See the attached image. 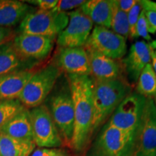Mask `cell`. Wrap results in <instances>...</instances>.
Returning <instances> with one entry per match:
<instances>
[{
    "label": "cell",
    "instance_id": "6da1fadb",
    "mask_svg": "<svg viewBox=\"0 0 156 156\" xmlns=\"http://www.w3.org/2000/svg\"><path fill=\"white\" fill-rule=\"evenodd\" d=\"M74 103L75 123L71 149L75 156H85L93 136V80L90 76L67 75Z\"/></svg>",
    "mask_w": 156,
    "mask_h": 156
},
{
    "label": "cell",
    "instance_id": "7a4b0ae2",
    "mask_svg": "<svg viewBox=\"0 0 156 156\" xmlns=\"http://www.w3.org/2000/svg\"><path fill=\"white\" fill-rule=\"evenodd\" d=\"M93 80V134L112 116L116 108L132 92L125 78Z\"/></svg>",
    "mask_w": 156,
    "mask_h": 156
},
{
    "label": "cell",
    "instance_id": "3957f363",
    "mask_svg": "<svg viewBox=\"0 0 156 156\" xmlns=\"http://www.w3.org/2000/svg\"><path fill=\"white\" fill-rule=\"evenodd\" d=\"M139 133L124 131L106 124L93 143L90 155L133 156Z\"/></svg>",
    "mask_w": 156,
    "mask_h": 156
},
{
    "label": "cell",
    "instance_id": "277c9868",
    "mask_svg": "<svg viewBox=\"0 0 156 156\" xmlns=\"http://www.w3.org/2000/svg\"><path fill=\"white\" fill-rule=\"evenodd\" d=\"M61 73V69L53 64L35 71L20 95V101L28 109L41 106L52 91Z\"/></svg>",
    "mask_w": 156,
    "mask_h": 156
},
{
    "label": "cell",
    "instance_id": "5b68a950",
    "mask_svg": "<svg viewBox=\"0 0 156 156\" xmlns=\"http://www.w3.org/2000/svg\"><path fill=\"white\" fill-rule=\"evenodd\" d=\"M69 15L55 9H38L29 13L20 23L18 34L41 36L56 38L67 27Z\"/></svg>",
    "mask_w": 156,
    "mask_h": 156
},
{
    "label": "cell",
    "instance_id": "8992f818",
    "mask_svg": "<svg viewBox=\"0 0 156 156\" xmlns=\"http://www.w3.org/2000/svg\"><path fill=\"white\" fill-rule=\"evenodd\" d=\"M48 106V109L61 136L63 145L71 148L75 112L68 81L65 86L51 97Z\"/></svg>",
    "mask_w": 156,
    "mask_h": 156
},
{
    "label": "cell",
    "instance_id": "52a82bcc",
    "mask_svg": "<svg viewBox=\"0 0 156 156\" xmlns=\"http://www.w3.org/2000/svg\"><path fill=\"white\" fill-rule=\"evenodd\" d=\"M147 98L131 92L114 111L106 124L126 132H140Z\"/></svg>",
    "mask_w": 156,
    "mask_h": 156
},
{
    "label": "cell",
    "instance_id": "ba28073f",
    "mask_svg": "<svg viewBox=\"0 0 156 156\" xmlns=\"http://www.w3.org/2000/svg\"><path fill=\"white\" fill-rule=\"evenodd\" d=\"M33 133L36 145L39 147H59L63 142L46 105L30 110Z\"/></svg>",
    "mask_w": 156,
    "mask_h": 156
},
{
    "label": "cell",
    "instance_id": "9c48e42d",
    "mask_svg": "<svg viewBox=\"0 0 156 156\" xmlns=\"http://www.w3.org/2000/svg\"><path fill=\"white\" fill-rule=\"evenodd\" d=\"M68 15L69 22L57 36V44L61 48L83 47L90 35L93 23L80 9Z\"/></svg>",
    "mask_w": 156,
    "mask_h": 156
},
{
    "label": "cell",
    "instance_id": "30bf717a",
    "mask_svg": "<svg viewBox=\"0 0 156 156\" xmlns=\"http://www.w3.org/2000/svg\"><path fill=\"white\" fill-rule=\"evenodd\" d=\"M126 40L114 31L97 25L83 47L94 49L113 59H121L126 53Z\"/></svg>",
    "mask_w": 156,
    "mask_h": 156
},
{
    "label": "cell",
    "instance_id": "8fae6325",
    "mask_svg": "<svg viewBox=\"0 0 156 156\" xmlns=\"http://www.w3.org/2000/svg\"><path fill=\"white\" fill-rule=\"evenodd\" d=\"M55 38L18 34L12 40L17 53L25 60H43L53 49Z\"/></svg>",
    "mask_w": 156,
    "mask_h": 156
},
{
    "label": "cell",
    "instance_id": "7c38bea8",
    "mask_svg": "<svg viewBox=\"0 0 156 156\" xmlns=\"http://www.w3.org/2000/svg\"><path fill=\"white\" fill-rule=\"evenodd\" d=\"M133 156H156V106L147 98L143 119Z\"/></svg>",
    "mask_w": 156,
    "mask_h": 156
},
{
    "label": "cell",
    "instance_id": "4fadbf2b",
    "mask_svg": "<svg viewBox=\"0 0 156 156\" xmlns=\"http://www.w3.org/2000/svg\"><path fill=\"white\" fill-rule=\"evenodd\" d=\"M89 58L90 76L97 80L124 79L125 72L124 64L120 59H113L91 48H85Z\"/></svg>",
    "mask_w": 156,
    "mask_h": 156
},
{
    "label": "cell",
    "instance_id": "5bb4252c",
    "mask_svg": "<svg viewBox=\"0 0 156 156\" xmlns=\"http://www.w3.org/2000/svg\"><path fill=\"white\" fill-rule=\"evenodd\" d=\"M56 65L67 75L90 76L88 56L84 47L62 48Z\"/></svg>",
    "mask_w": 156,
    "mask_h": 156
},
{
    "label": "cell",
    "instance_id": "9a60e30c",
    "mask_svg": "<svg viewBox=\"0 0 156 156\" xmlns=\"http://www.w3.org/2000/svg\"><path fill=\"white\" fill-rule=\"evenodd\" d=\"M151 62V47L143 41L132 44L127 57L122 60L125 71L133 81H137L142 69Z\"/></svg>",
    "mask_w": 156,
    "mask_h": 156
},
{
    "label": "cell",
    "instance_id": "2e32d148",
    "mask_svg": "<svg viewBox=\"0 0 156 156\" xmlns=\"http://www.w3.org/2000/svg\"><path fill=\"white\" fill-rule=\"evenodd\" d=\"M0 132L13 139L34 142L30 110L25 108L6 123Z\"/></svg>",
    "mask_w": 156,
    "mask_h": 156
},
{
    "label": "cell",
    "instance_id": "e0dca14e",
    "mask_svg": "<svg viewBox=\"0 0 156 156\" xmlns=\"http://www.w3.org/2000/svg\"><path fill=\"white\" fill-rule=\"evenodd\" d=\"M34 73L27 69L0 77V100L18 99Z\"/></svg>",
    "mask_w": 156,
    "mask_h": 156
},
{
    "label": "cell",
    "instance_id": "ac0fdd59",
    "mask_svg": "<svg viewBox=\"0 0 156 156\" xmlns=\"http://www.w3.org/2000/svg\"><path fill=\"white\" fill-rule=\"evenodd\" d=\"M34 9L24 2L0 0V27L12 28Z\"/></svg>",
    "mask_w": 156,
    "mask_h": 156
},
{
    "label": "cell",
    "instance_id": "d6986e66",
    "mask_svg": "<svg viewBox=\"0 0 156 156\" xmlns=\"http://www.w3.org/2000/svg\"><path fill=\"white\" fill-rule=\"evenodd\" d=\"M93 23L98 26L111 28L114 12V0H90L86 1L80 8Z\"/></svg>",
    "mask_w": 156,
    "mask_h": 156
},
{
    "label": "cell",
    "instance_id": "ffe728a7",
    "mask_svg": "<svg viewBox=\"0 0 156 156\" xmlns=\"http://www.w3.org/2000/svg\"><path fill=\"white\" fill-rule=\"evenodd\" d=\"M28 62L17 53L12 41L0 46V77L16 72L30 69L26 67Z\"/></svg>",
    "mask_w": 156,
    "mask_h": 156
},
{
    "label": "cell",
    "instance_id": "44dd1931",
    "mask_svg": "<svg viewBox=\"0 0 156 156\" xmlns=\"http://www.w3.org/2000/svg\"><path fill=\"white\" fill-rule=\"evenodd\" d=\"M36 146L34 142L15 140L0 132V156H30Z\"/></svg>",
    "mask_w": 156,
    "mask_h": 156
},
{
    "label": "cell",
    "instance_id": "7402d4cb",
    "mask_svg": "<svg viewBox=\"0 0 156 156\" xmlns=\"http://www.w3.org/2000/svg\"><path fill=\"white\" fill-rule=\"evenodd\" d=\"M136 90L145 98H153L156 95V75L151 63L147 64L140 73Z\"/></svg>",
    "mask_w": 156,
    "mask_h": 156
},
{
    "label": "cell",
    "instance_id": "603a6c76",
    "mask_svg": "<svg viewBox=\"0 0 156 156\" xmlns=\"http://www.w3.org/2000/svg\"><path fill=\"white\" fill-rule=\"evenodd\" d=\"M112 31L125 38L129 36V26L127 13L124 12L119 8L116 0H114V12L111 23Z\"/></svg>",
    "mask_w": 156,
    "mask_h": 156
},
{
    "label": "cell",
    "instance_id": "cb8c5ba5",
    "mask_svg": "<svg viewBox=\"0 0 156 156\" xmlns=\"http://www.w3.org/2000/svg\"><path fill=\"white\" fill-rule=\"evenodd\" d=\"M25 107L19 99L0 100V129Z\"/></svg>",
    "mask_w": 156,
    "mask_h": 156
},
{
    "label": "cell",
    "instance_id": "d4e9b609",
    "mask_svg": "<svg viewBox=\"0 0 156 156\" xmlns=\"http://www.w3.org/2000/svg\"><path fill=\"white\" fill-rule=\"evenodd\" d=\"M142 10V5L140 1H136L135 5L127 13L129 26V36L131 38H136V26L140 12Z\"/></svg>",
    "mask_w": 156,
    "mask_h": 156
},
{
    "label": "cell",
    "instance_id": "484cf974",
    "mask_svg": "<svg viewBox=\"0 0 156 156\" xmlns=\"http://www.w3.org/2000/svg\"><path fill=\"white\" fill-rule=\"evenodd\" d=\"M136 38L140 36L146 39V40H151V36H150L149 33H148L147 20H146L145 12H144L143 9L140 12L137 23H136Z\"/></svg>",
    "mask_w": 156,
    "mask_h": 156
},
{
    "label": "cell",
    "instance_id": "4316f807",
    "mask_svg": "<svg viewBox=\"0 0 156 156\" xmlns=\"http://www.w3.org/2000/svg\"><path fill=\"white\" fill-rule=\"evenodd\" d=\"M86 1L83 0H61L58 1L57 5L54 9L58 12H63L69 10V9H73L77 7H81Z\"/></svg>",
    "mask_w": 156,
    "mask_h": 156
},
{
    "label": "cell",
    "instance_id": "83f0119b",
    "mask_svg": "<svg viewBox=\"0 0 156 156\" xmlns=\"http://www.w3.org/2000/svg\"><path fill=\"white\" fill-rule=\"evenodd\" d=\"M24 2L38 6L39 9L41 10H51L55 8L58 1L57 0H34V1H25Z\"/></svg>",
    "mask_w": 156,
    "mask_h": 156
},
{
    "label": "cell",
    "instance_id": "f1b7e54d",
    "mask_svg": "<svg viewBox=\"0 0 156 156\" xmlns=\"http://www.w3.org/2000/svg\"><path fill=\"white\" fill-rule=\"evenodd\" d=\"M16 36L12 28L0 27V46L12 41Z\"/></svg>",
    "mask_w": 156,
    "mask_h": 156
},
{
    "label": "cell",
    "instance_id": "f546056e",
    "mask_svg": "<svg viewBox=\"0 0 156 156\" xmlns=\"http://www.w3.org/2000/svg\"><path fill=\"white\" fill-rule=\"evenodd\" d=\"M144 12L147 20L148 33L155 34L156 32V11L144 10Z\"/></svg>",
    "mask_w": 156,
    "mask_h": 156
},
{
    "label": "cell",
    "instance_id": "4dcf8cb0",
    "mask_svg": "<svg viewBox=\"0 0 156 156\" xmlns=\"http://www.w3.org/2000/svg\"><path fill=\"white\" fill-rule=\"evenodd\" d=\"M62 153L61 150L56 148H38L32 153L31 156H56Z\"/></svg>",
    "mask_w": 156,
    "mask_h": 156
},
{
    "label": "cell",
    "instance_id": "1f68e13d",
    "mask_svg": "<svg viewBox=\"0 0 156 156\" xmlns=\"http://www.w3.org/2000/svg\"><path fill=\"white\" fill-rule=\"evenodd\" d=\"M136 1L137 0H118L116 1V4L121 10L128 13L135 5Z\"/></svg>",
    "mask_w": 156,
    "mask_h": 156
},
{
    "label": "cell",
    "instance_id": "d6a6232c",
    "mask_svg": "<svg viewBox=\"0 0 156 156\" xmlns=\"http://www.w3.org/2000/svg\"><path fill=\"white\" fill-rule=\"evenodd\" d=\"M142 9L144 10H154L156 11V2L149 1V0H141Z\"/></svg>",
    "mask_w": 156,
    "mask_h": 156
},
{
    "label": "cell",
    "instance_id": "836d02e7",
    "mask_svg": "<svg viewBox=\"0 0 156 156\" xmlns=\"http://www.w3.org/2000/svg\"><path fill=\"white\" fill-rule=\"evenodd\" d=\"M150 47H151V46H150ZM151 62H152L151 64L156 75V55L155 54V51H154L151 47Z\"/></svg>",
    "mask_w": 156,
    "mask_h": 156
},
{
    "label": "cell",
    "instance_id": "e575fe53",
    "mask_svg": "<svg viewBox=\"0 0 156 156\" xmlns=\"http://www.w3.org/2000/svg\"><path fill=\"white\" fill-rule=\"evenodd\" d=\"M149 45L153 50L156 49V39L155 41H152L151 44H149Z\"/></svg>",
    "mask_w": 156,
    "mask_h": 156
},
{
    "label": "cell",
    "instance_id": "d590c367",
    "mask_svg": "<svg viewBox=\"0 0 156 156\" xmlns=\"http://www.w3.org/2000/svg\"><path fill=\"white\" fill-rule=\"evenodd\" d=\"M56 156H66L65 155H64V153H63V152H62V153H60L59 154V155H56Z\"/></svg>",
    "mask_w": 156,
    "mask_h": 156
},
{
    "label": "cell",
    "instance_id": "8d00e7d4",
    "mask_svg": "<svg viewBox=\"0 0 156 156\" xmlns=\"http://www.w3.org/2000/svg\"><path fill=\"white\" fill-rule=\"evenodd\" d=\"M154 98H155V100H154V101H155V105H156V95H155V97H154Z\"/></svg>",
    "mask_w": 156,
    "mask_h": 156
},
{
    "label": "cell",
    "instance_id": "74e56055",
    "mask_svg": "<svg viewBox=\"0 0 156 156\" xmlns=\"http://www.w3.org/2000/svg\"><path fill=\"white\" fill-rule=\"evenodd\" d=\"M155 55H156V51H155Z\"/></svg>",
    "mask_w": 156,
    "mask_h": 156
},
{
    "label": "cell",
    "instance_id": "f35d334b",
    "mask_svg": "<svg viewBox=\"0 0 156 156\" xmlns=\"http://www.w3.org/2000/svg\"><path fill=\"white\" fill-rule=\"evenodd\" d=\"M155 106H156V105H155Z\"/></svg>",
    "mask_w": 156,
    "mask_h": 156
}]
</instances>
